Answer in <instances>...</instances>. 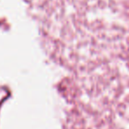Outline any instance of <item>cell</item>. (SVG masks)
I'll list each match as a JSON object with an SVG mask.
<instances>
[{"instance_id":"obj_1","label":"cell","mask_w":129,"mask_h":129,"mask_svg":"<svg viewBox=\"0 0 129 129\" xmlns=\"http://www.w3.org/2000/svg\"><path fill=\"white\" fill-rule=\"evenodd\" d=\"M50 57L86 82L129 80V0H35Z\"/></svg>"}]
</instances>
